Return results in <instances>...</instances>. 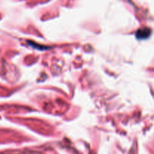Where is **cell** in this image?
<instances>
[{"label":"cell","mask_w":154,"mask_h":154,"mask_svg":"<svg viewBox=\"0 0 154 154\" xmlns=\"http://www.w3.org/2000/svg\"><path fill=\"white\" fill-rule=\"evenodd\" d=\"M151 34V30L149 28H144L138 30L136 32V37L138 39H145L148 38Z\"/></svg>","instance_id":"obj_1"}]
</instances>
